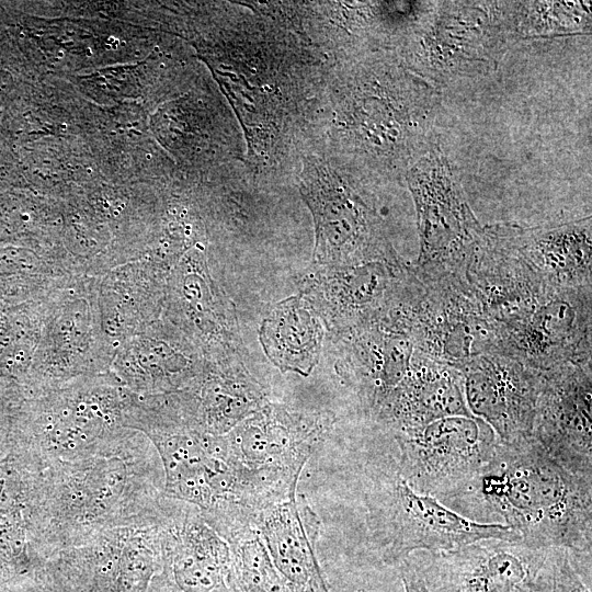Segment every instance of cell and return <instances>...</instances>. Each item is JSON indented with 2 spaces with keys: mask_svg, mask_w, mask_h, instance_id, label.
<instances>
[{
  "mask_svg": "<svg viewBox=\"0 0 592 592\" xmlns=\"http://www.w3.org/2000/svg\"><path fill=\"white\" fill-rule=\"evenodd\" d=\"M443 504L476 522L501 520L530 546L566 548L591 574L592 477L568 470L532 437L500 441L489 464Z\"/></svg>",
  "mask_w": 592,
  "mask_h": 592,
  "instance_id": "1",
  "label": "cell"
},
{
  "mask_svg": "<svg viewBox=\"0 0 592 592\" xmlns=\"http://www.w3.org/2000/svg\"><path fill=\"white\" fill-rule=\"evenodd\" d=\"M335 418L267 402L221 435L220 457L246 499L260 511L292 499L300 474Z\"/></svg>",
  "mask_w": 592,
  "mask_h": 592,
  "instance_id": "2",
  "label": "cell"
},
{
  "mask_svg": "<svg viewBox=\"0 0 592 592\" xmlns=\"http://www.w3.org/2000/svg\"><path fill=\"white\" fill-rule=\"evenodd\" d=\"M365 505L369 545L388 566L414 553L447 551L480 539L521 540L502 523L476 522L414 491L392 459L373 468Z\"/></svg>",
  "mask_w": 592,
  "mask_h": 592,
  "instance_id": "3",
  "label": "cell"
},
{
  "mask_svg": "<svg viewBox=\"0 0 592 592\" xmlns=\"http://www.w3.org/2000/svg\"><path fill=\"white\" fill-rule=\"evenodd\" d=\"M517 7L506 1L436 3L408 39L406 66L436 89L492 71L519 39Z\"/></svg>",
  "mask_w": 592,
  "mask_h": 592,
  "instance_id": "4",
  "label": "cell"
},
{
  "mask_svg": "<svg viewBox=\"0 0 592 592\" xmlns=\"http://www.w3.org/2000/svg\"><path fill=\"white\" fill-rule=\"evenodd\" d=\"M167 517L162 503L73 538L49 562V592H147L161 569Z\"/></svg>",
  "mask_w": 592,
  "mask_h": 592,
  "instance_id": "5",
  "label": "cell"
},
{
  "mask_svg": "<svg viewBox=\"0 0 592 592\" xmlns=\"http://www.w3.org/2000/svg\"><path fill=\"white\" fill-rule=\"evenodd\" d=\"M405 177L414 201L420 236L413 273L423 285H466L483 227L471 212L447 159L435 145Z\"/></svg>",
  "mask_w": 592,
  "mask_h": 592,
  "instance_id": "6",
  "label": "cell"
},
{
  "mask_svg": "<svg viewBox=\"0 0 592 592\" xmlns=\"http://www.w3.org/2000/svg\"><path fill=\"white\" fill-rule=\"evenodd\" d=\"M399 475L417 492L445 502L468 486L493 458L500 443L475 415H453L394 434Z\"/></svg>",
  "mask_w": 592,
  "mask_h": 592,
  "instance_id": "7",
  "label": "cell"
},
{
  "mask_svg": "<svg viewBox=\"0 0 592 592\" xmlns=\"http://www.w3.org/2000/svg\"><path fill=\"white\" fill-rule=\"evenodd\" d=\"M300 192L314 217L316 266L403 262L376 212L327 163L306 160Z\"/></svg>",
  "mask_w": 592,
  "mask_h": 592,
  "instance_id": "8",
  "label": "cell"
},
{
  "mask_svg": "<svg viewBox=\"0 0 592 592\" xmlns=\"http://www.w3.org/2000/svg\"><path fill=\"white\" fill-rule=\"evenodd\" d=\"M317 269L304 280L301 296L338 338L383 319L422 288L403 262Z\"/></svg>",
  "mask_w": 592,
  "mask_h": 592,
  "instance_id": "9",
  "label": "cell"
},
{
  "mask_svg": "<svg viewBox=\"0 0 592 592\" xmlns=\"http://www.w3.org/2000/svg\"><path fill=\"white\" fill-rule=\"evenodd\" d=\"M591 286L556 289L494 327V353L536 371L591 363Z\"/></svg>",
  "mask_w": 592,
  "mask_h": 592,
  "instance_id": "10",
  "label": "cell"
},
{
  "mask_svg": "<svg viewBox=\"0 0 592 592\" xmlns=\"http://www.w3.org/2000/svg\"><path fill=\"white\" fill-rule=\"evenodd\" d=\"M548 548L480 539L456 549L410 555L431 592H533Z\"/></svg>",
  "mask_w": 592,
  "mask_h": 592,
  "instance_id": "11",
  "label": "cell"
},
{
  "mask_svg": "<svg viewBox=\"0 0 592 592\" xmlns=\"http://www.w3.org/2000/svg\"><path fill=\"white\" fill-rule=\"evenodd\" d=\"M422 286L408 330L415 351L456 369L481 354L494 353L493 325L467 287Z\"/></svg>",
  "mask_w": 592,
  "mask_h": 592,
  "instance_id": "12",
  "label": "cell"
},
{
  "mask_svg": "<svg viewBox=\"0 0 592 592\" xmlns=\"http://www.w3.org/2000/svg\"><path fill=\"white\" fill-rule=\"evenodd\" d=\"M147 592H231L230 546L197 508L169 498L161 569Z\"/></svg>",
  "mask_w": 592,
  "mask_h": 592,
  "instance_id": "13",
  "label": "cell"
},
{
  "mask_svg": "<svg viewBox=\"0 0 592 592\" xmlns=\"http://www.w3.org/2000/svg\"><path fill=\"white\" fill-rule=\"evenodd\" d=\"M591 363L544 373L532 439L568 470L592 477Z\"/></svg>",
  "mask_w": 592,
  "mask_h": 592,
  "instance_id": "14",
  "label": "cell"
},
{
  "mask_svg": "<svg viewBox=\"0 0 592 592\" xmlns=\"http://www.w3.org/2000/svg\"><path fill=\"white\" fill-rule=\"evenodd\" d=\"M470 413L501 442L530 439L544 373L498 353L481 354L457 368Z\"/></svg>",
  "mask_w": 592,
  "mask_h": 592,
  "instance_id": "15",
  "label": "cell"
},
{
  "mask_svg": "<svg viewBox=\"0 0 592 592\" xmlns=\"http://www.w3.org/2000/svg\"><path fill=\"white\" fill-rule=\"evenodd\" d=\"M338 374L375 418L407 374L414 352L400 315H390L339 338Z\"/></svg>",
  "mask_w": 592,
  "mask_h": 592,
  "instance_id": "16",
  "label": "cell"
},
{
  "mask_svg": "<svg viewBox=\"0 0 592 592\" xmlns=\"http://www.w3.org/2000/svg\"><path fill=\"white\" fill-rule=\"evenodd\" d=\"M503 244L545 286L570 289L591 286V217L556 226L524 228L491 225Z\"/></svg>",
  "mask_w": 592,
  "mask_h": 592,
  "instance_id": "17",
  "label": "cell"
},
{
  "mask_svg": "<svg viewBox=\"0 0 592 592\" xmlns=\"http://www.w3.org/2000/svg\"><path fill=\"white\" fill-rule=\"evenodd\" d=\"M453 415H473L460 372L414 350L407 374L373 420L397 434Z\"/></svg>",
  "mask_w": 592,
  "mask_h": 592,
  "instance_id": "18",
  "label": "cell"
},
{
  "mask_svg": "<svg viewBox=\"0 0 592 592\" xmlns=\"http://www.w3.org/2000/svg\"><path fill=\"white\" fill-rule=\"evenodd\" d=\"M321 521L306 496L263 512L257 523L270 557L293 592H330L317 558Z\"/></svg>",
  "mask_w": 592,
  "mask_h": 592,
  "instance_id": "19",
  "label": "cell"
},
{
  "mask_svg": "<svg viewBox=\"0 0 592 592\" xmlns=\"http://www.w3.org/2000/svg\"><path fill=\"white\" fill-rule=\"evenodd\" d=\"M178 340L153 327L122 342L112 361L115 379L144 396L180 391L206 369Z\"/></svg>",
  "mask_w": 592,
  "mask_h": 592,
  "instance_id": "20",
  "label": "cell"
},
{
  "mask_svg": "<svg viewBox=\"0 0 592 592\" xmlns=\"http://www.w3.org/2000/svg\"><path fill=\"white\" fill-rule=\"evenodd\" d=\"M102 334L96 295L77 292L62 298L47 316V385L96 365L93 355L101 349Z\"/></svg>",
  "mask_w": 592,
  "mask_h": 592,
  "instance_id": "21",
  "label": "cell"
},
{
  "mask_svg": "<svg viewBox=\"0 0 592 592\" xmlns=\"http://www.w3.org/2000/svg\"><path fill=\"white\" fill-rule=\"evenodd\" d=\"M322 322L301 296H291L263 319L259 339L269 360L281 372L308 376L321 352Z\"/></svg>",
  "mask_w": 592,
  "mask_h": 592,
  "instance_id": "22",
  "label": "cell"
},
{
  "mask_svg": "<svg viewBox=\"0 0 592 592\" xmlns=\"http://www.w3.org/2000/svg\"><path fill=\"white\" fill-rule=\"evenodd\" d=\"M194 266L185 264L174 274L172 293L177 311H182V320L191 325V330L201 340L234 338L231 326L235 323L227 321V307L218 304L219 298L215 296L206 271L200 263Z\"/></svg>",
  "mask_w": 592,
  "mask_h": 592,
  "instance_id": "23",
  "label": "cell"
},
{
  "mask_svg": "<svg viewBox=\"0 0 592 592\" xmlns=\"http://www.w3.org/2000/svg\"><path fill=\"white\" fill-rule=\"evenodd\" d=\"M228 544L231 592H293L257 528L241 533Z\"/></svg>",
  "mask_w": 592,
  "mask_h": 592,
  "instance_id": "24",
  "label": "cell"
},
{
  "mask_svg": "<svg viewBox=\"0 0 592 592\" xmlns=\"http://www.w3.org/2000/svg\"><path fill=\"white\" fill-rule=\"evenodd\" d=\"M590 12L578 2H519V37L587 30Z\"/></svg>",
  "mask_w": 592,
  "mask_h": 592,
  "instance_id": "25",
  "label": "cell"
},
{
  "mask_svg": "<svg viewBox=\"0 0 592 592\" xmlns=\"http://www.w3.org/2000/svg\"><path fill=\"white\" fill-rule=\"evenodd\" d=\"M533 592H591L566 548H548L535 578Z\"/></svg>",
  "mask_w": 592,
  "mask_h": 592,
  "instance_id": "26",
  "label": "cell"
},
{
  "mask_svg": "<svg viewBox=\"0 0 592 592\" xmlns=\"http://www.w3.org/2000/svg\"><path fill=\"white\" fill-rule=\"evenodd\" d=\"M395 567L398 570L405 592H431L421 572L410 557L406 558Z\"/></svg>",
  "mask_w": 592,
  "mask_h": 592,
  "instance_id": "27",
  "label": "cell"
},
{
  "mask_svg": "<svg viewBox=\"0 0 592 592\" xmlns=\"http://www.w3.org/2000/svg\"><path fill=\"white\" fill-rule=\"evenodd\" d=\"M355 592H369V591H366V590L360 589V590H356Z\"/></svg>",
  "mask_w": 592,
  "mask_h": 592,
  "instance_id": "28",
  "label": "cell"
}]
</instances>
